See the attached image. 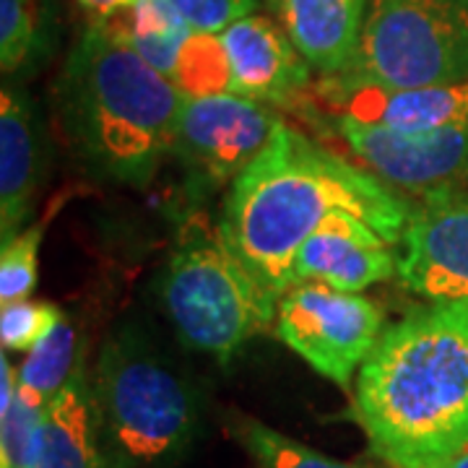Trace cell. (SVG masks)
<instances>
[{"instance_id":"6da1fadb","label":"cell","mask_w":468,"mask_h":468,"mask_svg":"<svg viewBox=\"0 0 468 468\" xmlns=\"http://www.w3.org/2000/svg\"><path fill=\"white\" fill-rule=\"evenodd\" d=\"M411 214L414 206L396 187L279 120L266 149L229 187L218 229L282 300L300 248L331 218L365 221L396 245Z\"/></svg>"},{"instance_id":"7a4b0ae2","label":"cell","mask_w":468,"mask_h":468,"mask_svg":"<svg viewBox=\"0 0 468 468\" xmlns=\"http://www.w3.org/2000/svg\"><path fill=\"white\" fill-rule=\"evenodd\" d=\"M349 414L390 468H442L466 452V304H430L388 325L356 372Z\"/></svg>"},{"instance_id":"3957f363","label":"cell","mask_w":468,"mask_h":468,"mask_svg":"<svg viewBox=\"0 0 468 468\" xmlns=\"http://www.w3.org/2000/svg\"><path fill=\"white\" fill-rule=\"evenodd\" d=\"M185 100L100 18L81 34L58 81L70 144L97 175L131 187H149L172 156Z\"/></svg>"},{"instance_id":"277c9868","label":"cell","mask_w":468,"mask_h":468,"mask_svg":"<svg viewBox=\"0 0 468 468\" xmlns=\"http://www.w3.org/2000/svg\"><path fill=\"white\" fill-rule=\"evenodd\" d=\"M162 302L187 349L229 362L279 313V297L229 248L203 211L180 224L162 276Z\"/></svg>"},{"instance_id":"5b68a950","label":"cell","mask_w":468,"mask_h":468,"mask_svg":"<svg viewBox=\"0 0 468 468\" xmlns=\"http://www.w3.org/2000/svg\"><path fill=\"white\" fill-rule=\"evenodd\" d=\"M94 401L112 468L167 463L196 437L193 388L131 335L110 338L101 346Z\"/></svg>"},{"instance_id":"8992f818","label":"cell","mask_w":468,"mask_h":468,"mask_svg":"<svg viewBox=\"0 0 468 468\" xmlns=\"http://www.w3.org/2000/svg\"><path fill=\"white\" fill-rule=\"evenodd\" d=\"M325 81L380 89L468 81V3L369 0L351 66Z\"/></svg>"},{"instance_id":"52a82bcc","label":"cell","mask_w":468,"mask_h":468,"mask_svg":"<svg viewBox=\"0 0 468 468\" xmlns=\"http://www.w3.org/2000/svg\"><path fill=\"white\" fill-rule=\"evenodd\" d=\"M383 334V310L354 292L302 282L279 302L276 335L338 388H349Z\"/></svg>"},{"instance_id":"ba28073f","label":"cell","mask_w":468,"mask_h":468,"mask_svg":"<svg viewBox=\"0 0 468 468\" xmlns=\"http://www.w3.org/2000/svg\"><path fill=\"white\" fill-rule=\"evenodd\" d=\"M282 117L239 94L185 100L172 156L183 167L190 198H206L232 183L266 149Z\"/></svg>"},{"instance_id":"9c48e42d","label":"cell","mask_w":468,"mask_h":468,"mask_svg":"<svg viewBox=\"0 0 468 468\" xmlns=\"http://www.w3.org/2000/svg\"><path fill=\"white\" fill-rule=\"evenodd\" d=\"M335 131L362 167L396 190L424 198L468 183V120L427 133H399L335 115Z\"/></svg>"},{"instance_id":"30bf717a","label":"cell","mask_w":468,"mask_h":468,"mask_svg":"<svg viewBox=\"0 0 468 468\" xmlns=\"http://www.w3.org/2000/svg\"><path fill=\"white\" fill-rule=\"evenodd\" d=\"M399 282L430 304L468 307V187L424 196L403 232Z\"/></svg>"},{"instance_id":"8fae6325","label":"cell","mask_w":468,"mask_h":468,"mask_svg":"<svg viewBox=\"0 0 468 468\" xmlns=\"http://www.w3.org/2000/svg\"><path fill=\"white\" fill-rule=\"evenodd\" d=\"M232 66L234 94L261 104H292L310 84V63L279 21L250 16L221 32Z\"/></svg>"},{"instance_id":"7c38bea8","label":"cell","mask_w":468,"mask_h":468,"mask_svg":"<svg viewBox=\"0 0 468 468\" xmlns=\"http://www.w3.org/2000/svg\"><path fill=\"white\" fill-rule=\"evenodd\" d=\"M393 276H399L396 252L356 218H331L302 245L292 266V286L318 282L354 294Z\"/></svg>"},{"instance_id":"4fadbf2b","label":"cell","mask_w":468,"mask_h":468,"mask_svg":"<svg viewBox=\"0 0 468 468\" xmlns=\"http://www.w3.org/2000/svg\"><path fill=\"white\" fill-rule=\"evenodd\" d=\"M320 94L335 115L399 133H427L468 120V81L419 89L335 86L323 81Z\"/></svg>"},{"instance_id":"5bb4252c","label":"cell","mask_w":468,"mask_h":468,"mask_svg":"<svg viewBox=\"0 0 468 468\" xmlns=\"http://www.w3.org/2000/svg\"><path fill=\"white\" fill-rule=\"evenodd\" d=\"M27 468H112L84 365H79L66 388L45 406Z\"/></svg>"},{"instance_id":"9a60e30c","label":"cell","mask_w":468,"mask_h":468,"mask_svg":"<svg viewBox=\"0 0 468 468\" xmlns=\"http://www.w3.org/2000/svg\"><path fill=\"white\" fill-rule=\"evenodd\" d=\"M268 5L310 68L334 79L351 66L369 0H268Z\"/></svg>"},{"instance_id":"2e32d148","label":"cell","mask_w":468,"mask_h":468,"mask_svg":"<svg viewBox=\"0 0 468 468\" xmlns=\"http://www.w3.org/2000/svg\"><path fill=\"white\" fill-rule=\"evenodd\" d=\"M39 172V141L29 100L16 86L0 91V237L24 232Z\"/></svg>"},{"instance_id":"e0dca14e","label":"cell","mask_w":468,"mask_h":468,"mask_svg":"<svg viewBox=\"0 0 468 468\" xmlns=\"http://www.w3.org/2000/svg\"><path fill=\"white\" fill-rule=\"evenodd\" d=\"M100 21L167 79L177 68L185 39L193 34L190 24L169 0H135Z\"/></svg>"},{"instance_id":"ac0fdd59","label":"cell","mask_w":468,"mask_h":468,"mask_svg":"<svg viewBox=\"0 0 468 468\" xmlns=\"http://www.w3.org/2000/svg\"><path fill=\"white\" fill-rule=\"evenodd\" d=\"M48 403L18 385V372L0 356V468H27L34 435Z\"/></svg>"},{"instance_id":"d6986e66","label":"cell","mask_w":468,"mask_h":468,"mask_svg":"<svg viewBox=\"0 0 468 468\" xmlns=\"http://www.w3.org/2000/svg\"><path fill=\"white\" fill-rule=\"evenodd\" d=\"M172 81L187 100L234 94L232 66L221 34H190L180 50Z\"/></svg>"},{"instance_id":"ffe728a7","label":"cell","mask_w":468,"mask_h":468,"mask_svg":"<svg viewBox=\"0 0 468 468\" xmlns=\"http://www.w3.org/2000/svg\"><path fill=\"white\" fill-rule=\"evenodd\" d=\"M79 341L76 331L66 318L60 320L52 328L48 338L27 354V359L21 362L18 372V385L37 396L39 401L50 403L68 380L73 378V372L79 369Z\"/></svg>"},{"instance_id":"44dd1931","label":"cell","mask_w":468,"mask_h":468,"mask_svg":"<svg viewBox=\"0 0 468 468\" xmlns=\"http://www.w3.org/2000/svg\"><path fill=\"white\" fill-rule=\"evenodd\" d=\"M237 435L255 458L258 468H362L356 463H344L331 455H323L252 419L242 421Z\"/></svg>"},{"instance_id":"7402d4cb","label":"cell","mask_w":468,"mask_h":468,"mask_svg":"<svg viewBox=\"0 0 468 468\" xmlns=\"http://www.w3.org/2000/svg\"><path fill=\"white\" fill-rule=\"evenodd\" d=\"M45 224L27 227L24 232L3 242L0 250V302L11 304L29 300L37 286L39 273V245H42Z\"/></svg>"},{"instance_id":"603a6c76","label":"cell","mask_w":468,"mask_h":468,"mask_svg":"<svg viewBox=\"0 0 468 468\" xmlns=\"http://www.w3.org/2000/svg\"><path fill=\"white\" fill-rule=\"evenodd\" d=\"M42 34V14L37 0H0V68L16 73L27 66Z\"/></svg>"},{"instance_id":"cb8c5ba5","label":"cell","mask_w":468,"mask_h":468,"mask_svg":"<svg viewBox=\"0 0 468 468\" xmlns=\"http://www.w3.org/2000/svg\"><path fill=\"white\" fill-rule=\"evenodd\" d=\"M63 320V313L50 302L18 300L0 310V341L3 351L37 349L52 328Z\"/></svg>"},{"instance_id":"d4e9b609","label":"cell","mask_w":468,"mask_h":468,"mask_svg":"<svg viewBox=\"0 0 468 468\" xmlns=\"http://www.w3.org/2000/svg\"><path fill=\"white\" fill-rule=\"evenodd\" d=\"M193 32L221 34L234 21L250 16L258 0H169Z\"/></svg>"},{"instance_id":"484cf974","label":"cell","mask_w":468,"mask_h":468,"mask_svg":"<svg viewBox=\"0 0 468 468\" xmlns=\"http://www.w3.org/2000/svg\"><path fill=\"white\" fill-rule=\"evenodd\" d=\"M442 468H468V451L461 452L458 458H452L451 463H445Z\"/></svg>"}]
</instances>
